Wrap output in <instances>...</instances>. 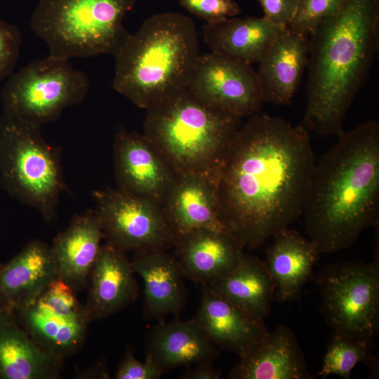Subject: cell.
<instances>
[{"label": "cell", "instance_id": "obj_1", "mask_svg": "<svg viewBox=\"0 0 379 379\" xmlns=\"http://www.w3.org/2000/svg\"><path fill=\"white\" fill-rule=\"evenodd\" d=\"M315 157L301 124L258 113L238 129L220 167L222 230L244 248H260L302 215Z\"/></svg>", "mask_w": 379, "mask_h": 379}, {"label": "cell", "instance_id": "obj_2", "mask_svg": "<svg viewBox=\"0 0 379 379\" xmlns=\"http://www.w3.org/2000/svg\"><path fill=\"white\" fill-rule=\"evenodd\" d=\"M316 161L302 214L318 253L352 246L379 215V123L363 122L338 135Z\"/></svg>", "mask_w": 379, "mask_h": 379}, {"label": "cell", "instance_id": "obj_3", "mask_svg": "<svg viewBox=\"0 0 379 379\" xmlns=\"http://www.w3.org/2000/svg\"><path fill=\"white\" fill-rule=\"evenodd\" d=\"M379 41V0H346L310 36L307 106L300 124L321 137L339 135L369 75Z\"/></svg>", "mask_w": 379, "mask_h": 379}, {"label": "cell", "instance_id": "obj_4", "mask_svg": "<svg viewBox=\"0 0 379 379\" xmlns=\"http://www.w3.org/2000/svg\"><path fill=\"white\" fill-rule=\"evenodd\" d=\"M199 55L198 34L189 16L154 14L114 55L113 88L147 109L187 88Z\"/></svg>", "mask_w": 379, "mask_h": 379}, {"label": "cell", "instance_id": "obj_5", "mask_svg": "<svg viewBox=\"0 0 379 379\" xmlns=\"http://www.w3.org/2000/svg\"><path fill=\"white\" fill-rule=\"evenodd\" d=\"M146 110L142 134L176 176L217 179L242 118L208 105L187 88Z\"/></svg>", "mask_w": 379, "mask_h": 379}, {"label": "cell", "instance_id": "obj_6", "mask_svg": "<svg viewBox=\"0 0 379 379\" xmlns=\"http://www.w3.org/2000/svg\"><path fill=\"white\" fill-rule=\"evenodd\" d=\"M137 1L38 0L30 27L51 56L114 55L130 35L124 20Z\"/></svg>", "mask_w": 379, "mask_h": 379}, {"label": "cell", "instance_id": "obj_7", "mask_svg": "<svg viewBox=\"0 0 379 379\" xmlns=\"http://www.w3.org/2000/svg\"><path fill=\"white\" fill-rule=\"evenodd\" d=\"M1 116V185L10 197L51 222L56 218L60 195L66 190L60 151L46 142L41 128Z\"/></svg>", "mask_w": 379, "mask_h": 379}, {"label": "cell", "instance_id": "obj_8", "mask_svg": "<svg viewBox=\"0 0 379 379\" xmlns=\"http://www.w3.org/2000/svg\"><path fill=\"white\" fill-rule=\"evenodd\" d=\"M89 80L69 60L48 55L12 74L1 91L3 115L41 128L57 120L63 110L82 102Z\"/></svg>", "mask_w": 379, "mask_h": 379}, {"label": "cell", "instance_id": "obj_9", "mask_svg": "<svg viewBox=\"0 0 379 379\" xmlns=\"http://www.w3.org/2000/svg\"><path fill=\"white\" fill-rule=\"evenodd\" d=\"M322 312L334 333L372 341L379 327V269L374 261H347L319 273Z\"/></svg>", "mask_w": 379, "mask_h": 379}, {"label": "cell", "instance_id": "obj_10", "mask_svg": "<svg viewBox=\"0 0 379 379\" xmlns=\"http://www.w3.org/2000/svg\"><path fill=\"white\" fill-rule=\"evenodd\" d=\"M92 197L107 243L124 252L173 246L175 237L161 205L117 187L94 191Z\"/></svg>", "mask_w": 379, "mask_h": 379}, {"label": "cell", "instance_id": "obj_11", "mask_svg": "<svg viewBox=\"0 0 379 379\" xmlns=\"http://www.w3.org/2000/svg\"><path fill=\"white\" fill-rule=\"evenodd\" d=\"M13 314L41 349L62 361L81 347L91 321L77 293L59 278Z\"/></svg>", "mask_w": 379, "mask_h": 379}, {"label": "cell", "instance_id": "obj_12", "mask_svg": "<svg viewBox=\"0 0 379 379\" xmlns=\"http://www.w3.org/2000/svg\"><path fill=\"white\" fill-rule=\"evenodd\" d=\"M187 89L208 105L241 118L258 113L264 103L251 65L213 52L199 55Z\"/></svg>", "mask_w": 379, "mask_h": 379}, {"label": "cell", "instance_id": "obj_13", "mask_svg": "<svg viewBox=\"0 0 379 379\" xmlns=\"http://www.w3.org/2000/svg\"><path fill=\"white\" fill-rule=\"evenodd\" d=\"M114 164L118 189L161 206L177 177L142 133L122 128L114 135Z\"/></svg>", "mask_w": 379, "mask_h": 379}, {"label": "cell", "instance_id": "obj_14", "mask_svg": "<svg viewBox=\"0 0 379 379\" xmlns=\"http://www.w3.org/2000/svg\"><path fill=\"white\" fill-rule=\"evenodd\" d=\"M310 36L287 26L266 49L256 72L264 102L291 103L307 67Z\"/></svg>", "mask_w": 379, "mask_h": 379}, {"label": "cell", "instance_id": "obj_15", "mask_svg": "<svg viewBox=\"0 0 379 379\" xmlns=\"http://www.w3.org/2000/svg\"><path fill=\"white\" fill-rule=\"evenodd\" d=\"M58 278L51 246L29 241L0 267V310L14 312L28 306Z\"/></svg>", "mask_w": 379, "mask_h": 379}, {"label": "cell", "instance_id": "obj_16", "mask_svg": "<svg viewBox=\"0 0 379 379\" xmlns=\"http://www.w3.org/2000/svg\"><path fill=\"white\" fill-rule=\"evenodd\" d=\"M173 246L184 277L202 286L228 274L244 253V248L222 230H195L177 237Z\"/></svg>", "mask_w": 379, "mask_h": 379}, {"label": "cell", "instance_id": "obj_17", "mask_svg": "<svg viewBox=\"0 0 379 379\" xmlns=\"http://www.w3.org/2000/svg\"><path fill=\"white\" fill-rule=\"evenodd\" d=\"M233 379H308L303 352L292 331L280 326L267 331L239 357Z\"/></svg>", "mask_w": 379, "mask_h": 379}, {"label": "cell", "instance_id": "obj_18", "mask_svg": "<svg viewBox=\"0 0 379 379\" xmlns=\"http://www.w3.org/2000/svg\"><path fill=\"white\" fill-rule=\"evenodd\" d=\"M126 252L101 245L90 274L85 310L91 320L107 318L135 300L138 286Z\"/></svg>", "mask_w": 379, "mask_h": 379}, {"label": "cell", "instance_id": "obj_19", "mask_svg": "<svg viewBox=\"0 0 379 379\" xmlns=\"http://www.w3.org/2000/svg\"><path fill=\"white\" fill-rule=\"evenodd\" d=\"M161 206L175 239L199 229L222 230L214 178L177 176Z\"/></svg>", "mask_w": 379, "mask_h": 379}, {"label": "cell", "instance_id": "obj_20", "mask_svg": "<svg viewBox=\"0 0 379 379\" xmlns=\"http://www.w3.org/2000/svg\"><path fill=\"white\" fill-rule=\"evenodd\" d=\"M103 234L94 210L76 215L51 246L58 278L76 293L88 285Z\"/></svg>", "mask_w": 379, "mask_h": 379}, {"label": "cell", "instance_id": "obj_21", "mask_svg": "<svg viewBox=\"0 0 379 379\" xmlns=\"http://www.w3.org/2000/svg\"><path fill=\"white\" fill-rule=\"evenodd\" d=\"M135 273L144 282L145 307L151 318L159 321L182 309L185 291L184 277L175 259L166 249L151 248L135 251L131 260Z\"/></svg>", "mask_w": 379, "mask_h": 379}, {"label": "cell", "instance_id": "obj_22", "mask_svg": "<svg viewBox=\"0 0 379 379\" xmlns=\"http://www.w3.org/2000/svg\"><path fill=\"white\" fill-rule=\"evenodd\" d=\"M194 319L215 346L239 357L268 331L264 321L252 319L207 286Z\"/></svg>", "mask_w": 379, "mask_h": 379}, {"label": "cell", "instance_id": "obj_23", "mask_svg": "<svg viewBox=\"0 0 379 379\" xmlns=\"http://www.w3.org/2000/svg\"><path fill=\"white\" fill-rule=\"evenodd\" d=\"M220 354L194 319L159 321L149 333L146 356L164 372L180 366L211 363Z\"/></svg>", "mask_w": 379, "mask_h": 379}, {"label": "cell", "instance_id": "obj_24", "mask_svg": "<svg viewBox=\"0 0 379 379\" xmlns=\"http://www.w3.org/2000/svg\"><path fill=\"white\" fill-rule=\"evenodd\" d=\"M272 237L265 264L274 285V300L292 301L312 276L319 253L311 240L288 227Z\"/></svg>", "mask_w": 379, "mask_h": 379}, {"label": "cell", "instance_id": "obj_25", "mask_svg": "<svg viewBox=\"0 0 379 379\" xmlns=\"http://www.w3.org/2000/svg\"><path fill=\"white\" fill-rule=\"evenodd\" d=\"M62 361L41 349L13 312L0 310V379H55Z\"/></svg>", "mask_w": 379, "mask_h": 379}, {"label": "cell", "instance_id": "obj_26", "mask_svg": "<svg viewBox=\"0 0 379 379\" xmlns=\"http://www.w3.org/2000/svg\"><path fill=\"white\" fill-rule=\"evenodd\" d=\"M285 27L272 23L263 16L232 17L206 23L202 35L211 52L251 65L260 61Z\"/></svg>", "mask_w": 379, "mask_h": 379}, {"label": "cell", "instance_id": "obj_27", "mask_svg": "<svg viewBox=\"0 0 379 379\" xmlns=\"http://www.w3.org/2000/svg\"><path fill=\"white\" fill-rule=\"evenodd\" d=\"M207 286L258 321L269 315L274 300V285L265 262L246 253L228 274Z\"/></svg>", "mask_w": 379, "mask_h": 379}, {"label": "cell", "instance_id": "obj_28", "mask_svg": "<svg viewBox=\"0 0 379 379\" xmlns=\"http://www.w3.org/2000/svg\"><path fill=\"white\" fill-rule=\"evenodd\" d=\"M372 349V341L355 340L333 333L318 375L326 378L330 375H337L348 379L352 369L359 362L375 369L376 359Z\"/></svg>", "mask_w": 379, "mask_h": 379}, {"label": "cell", "instance_id": "obj_29", "mask_svg": "<svg viewBox=\"0 0 379 379\" xmlns=\"http://www.w3.org/2000/svg\"><path fill=\"white\" fill-rule=\"evenodd\" d=\"M346 0H298L297 11L289 27L310 35L324 19L338 12Z\"/></svg>", "mask_w": 379, "mask_h": 379}, {"label": "cell", "instance_id": "obj_30", "mask_svg": "<svg viewBox=\"0 0 379 379\" xmlns=\"http://www.w3.org/2000/svg\"><path fill=\"white\" fill-rule=\"evenodd\" d=\"M179 3L186 11L206 23L236 17L242 12L234 0H179Z\"/></svg>", "mask_w": 379, "mask_h": 379}, {"label": "cell", "instance_id": "obj_31", "mask_svg": "<svg viewBox=\"0 0 379 379\" xmlns=\"http://www.w3.org/2000/svg\"><path fill=\"white\" fill-rule=\"evenodd\" d=\"M21 43L22 34L18 27L0 19V84L13 74Z\"/></svg>", "mask_w": 379, "mask_h": 379}, {"label": "cell", "instance_id": "obj_32", "mask_svg": "<svg viewBox=\"0 0 379 379\" xmlns=\"http://www.w3.org/2000/svg\"><path fill=\"white\" fill-rule=\"evenodd\" d=\"M163 371L149 357H145L144 362L138 361L132 348L128 347L117 368L116 379H158Z\"/></svg>", "mask_w": 379, "mask_h": 379}, {"label": "cell", "instance_id": "obj_33", "mask_svg": "<svg viewBox=\"0 0 379 379\" xmlns=\"http://www.w3.org/2000/svg\"><path fill=\"white\" fill-rule=\"evenodd\" d=\"M262 7L263 17L273 24L286 27L293 21L298 0H257Z\"/></svg>", "mask_w": 379, "mask_h": 379}, {"label": "cell", "instance_id": "obj_34", "mask_svg": "<svg viewBox=\"0 0 379 379\" xmlns=\"http://www.w3.org/2000/svg\"><path fill=\"white\" fill-rule=\"evenodd\" d=\"M189 368L182 375L184 379H219L221 374L219 371L213 367L211 363L194 364Z\"/></svg>", "mask_w": 379, "mask_h": 379}, {"label": "cell", "instance_id": "obj_35", "mask_svg": "<svg viewBox=\"0 0 379 379\" xmlns=\"http://www.w3.org/2000/svg\"><path fill=\"white\" fill-rule=\"evenodd\" d=\"M1 125H2V116H0V131L1 128Z\"/></svg>", "mask_w": 379, "mask_h": 379}, {"label": "cell", "instance_id": "obj_36", "mask_svg": "<svg viewBox=\"0 0 379 379\" xmlns=\"http://www.w3.org/2000/svg\"><path fill=\"white\" fill-rule=\"evenodd\" d=\"M2 264H3V263H2V262H1V260H0V267H1Z\"/></svg>", "mask_w": 379, "mask_h": 379}]
</instances>
